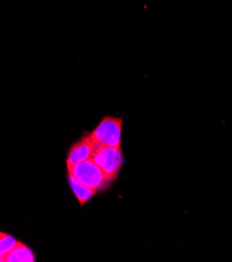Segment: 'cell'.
I'll use <instances>...</instances> for the list:
<instances>
[{"instance_id":"7","label":"cell","mask_w":232,"mask_h":262,"mask_svg":"<svg viewBox=\"0 0 232 262\" xmlns=\"http://www.w3.org/2000/svg\"><path fill=\"white\" fill-rule=\"evenodd\" d=\"M17 239L13 235L0 231V258L4 259L5 257L14 249L17 245Z\"/></svg>"},{"instance_id":"5","label":"cell","mask_w":232,"mask_h":262,"mask_svg":"<svg viewBox=\"0 0 232 262\" xmlns=\"http://www.w3.org/2000/svg\"><path fill=\"white\" fill-rule=\"evenodd\" d=\"M36 256L33 250L21 242H17L14 249L5 257V262H35Z\"/></svg>"},{"instance_id":"1","label":"cell","mask_w":232,"mask_h":262,"mask_svg":"<svg viewBox=\"0 0 232 262\" xmlns=\"http://www.w3.org/2000/svg\"><path fill=\"white\" fill-rule=\"evenodd\" d=\"M67 171L75 180L82 183L89 189L93 190L95 193L106 190L111 184V182L107 179L105 173L91 159L68 166Z\"/></svg>"},{"instance_id":"2","label":"cell","mask_w":232,"mask_h":262,"mask_svg":"<svg viewBox=\"0 0 232 262\" xmlns=\"http://www.w3.org/2000/svg\"><path fill=\"white\" fill-rule=\"evenodd\" d=\"M91 160L112 182L117 177L123 165V155L120 146H95Z\"/></svg>"},{"instance_id":"8","label":"cell","mask_w":232,"mask_h":262,"mask_svg":"<svg viewBox=\"0 0 232 262\" xmlns=\"http://www.w3.org/2000/svg\"><path fill=\"white\" fill-rule=\"evenodd\" d=\"M0 262H5V261H4V259H2V258H0Z\"/></svg>"},{"instance_id":"6","label":"cell","mask_w":232,"mask_h":262,"mask_svg":"<svg viewBox=\"0 0 232 262\" xmlns=\"http://www.w3.org/2000/svg\"><path fill=\"white\" fill-rule=\"evenodd\" d=\"M68 183L73 194L75 195V198L77 199V201H79L82 207L96 194L93 190L89 189L88 187L83 185L82 183L75 180L70 173H68Z\"/></svg>"},{"instance_id":"4","label":"cell","mask_w":232,"mask_h":262,"mask_svg":"<svg viewBox=\"0 0 232 262\" xmlns=\"http://www.w3.org/2000/svg\"><path fill=\"white\" fill-rule=\"evenodd\" d=\"M95 146L96 144L91 138L90 133H84L83 136L74 142L68 150L66 158L67 167L91 159Z\"/></svg>"},{"instance_id":"3","label":"cell","mask_w":232,"mask_h":262,"mask_svg":"<svg viewBox=\"0 0 232 262\" xmlns=\"http://www.w3.org/2000/svg\"><path fill=\"white\" fill-rule=\"evenodd\" d=\"M122 123V117L104 116L92 132H90L91 138L97 145L120 146Z\"/></svg>"}]
</instances>
